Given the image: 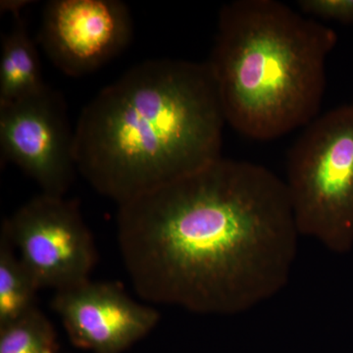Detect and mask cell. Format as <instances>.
I'll return each mask as SVG.
<instances>
[{"label":"cell","instance_id":"obj_14","mask_svg":"<svg viewBox=\"0 0 353 353\" xmlns=\"http://www.w3.org/2000/svg\"><path fill=\"white\" fill-rule=\"evenodd\" d=\"M48 353H57L55 352H48Z\"/></svg>","mask_w":353,"mask_h":353},{"label":"cell","instance_id":"obj_9","mask_svg":"<svg viewBox=\"0 0 353 353\" xmlns=\"http://www.w3.org/2000/svg\"><path fill=\"white\" fill-rule=\"evenodd\" d=\"M10 31L2 36L0 57V103L20 101L48 87L37 44L21 15L14 16Z\"/></svg>","mask_w":353,"mask_h":353},{"label":"cell","instance_id":"obj_13","mask_svg":"<svg viewBox=\"0 0 353 353\" xmlns=\"http://www.w3.org/2000/svg\"><path fill=\"white\" fill-rule=\"evenodd\" d=\"M30 1L27 0H2L0 3V10L2 13L13 14V16L20 15L21 10L27 6Z\"/></svg>","mask_w":353,"mask_h":353},{"label":"cell","instance_id":"obj_8","mask_svg":"<svg viewBox=\"0 0 353 353\" xmlns=\"http://www.w3.org/2000/svg\"><path fill=\"white\" fill-rule=\"evenodd\" d=\"M51 307L73 345L92 353H124L160 320L115 283L92 282L55 292Z\"/></svg>","mask_w":353,"mask_h":353},{"label":"cell","instance_id":"obj_12","mask_svg":"<svg viewBox=\"0 0 353 353\" xmlns=\"http://www.w3.org/2000/svg\"><path fill=\"white\" fill-rule=\"evenodd\" d=\"M297 6L310 18L353 24V0H299Z\"/></svg>","mask_w":353,"mask_h":353},{"label":"cell","instance_id":"obj_6","mask_svg":"<svg viewBox=\"0 0 353 353\" xmlns=\"http://www.w3.org/2000/svg\"><path fill=\"white\" fill-rule=\"evenodd\" d=\"M2 162L19 167L43 194L65 196L75 181V130L63 95L50 87L0 103Z\"/></svg>","mask_w":353,"mask_h":353},{"label":"cell","instance_id":"obj_4","mask_svg":"<svg viewBox=\"0 0 353 353\" xmlns=\"http://www.w3.org/2000/svg\"><path fill=\"white\" fill-rule=\"evenodd\" d=\"M301 236L353 248V103L320 114L290 148L284 180Z\"/></svg>","mask_w":353,"mask_h":353},{"label":"cell","instance_id":"obj_3","mask_svg":"<svg viewBox=\"0 0 353 353\" xmlns=\"http://www.w3.org/2000/svg\"><path fill=\"white\" fill-rule=\"evenodd\" d=\"M334 30L276 0L222 7L208 62L227 124L267 141L320 115Z\"/></svg>","mask_w":353,"mask_h":353},{"label":"cell","instance_id":"obj_1","mask_svg":"<svg viewBox=\"0 0 353 353\" xmlns=\"http://www.w3.org/2000/svg\"><path fill=\"white\" fill-rule=\"evenodd\" d=\"M117 236L143 301L214 316L282 292L301 236L284 180L224 157L120 204Z\"/></svg>","mask_w":353,"mask_h":353},{"label":"cell","instance_id":"obj_2","mask_svg":"<svg viewBox=\"0 0 353 353\" xmlns=\"http://www.w3.org/2000/svg\"><path fill=\"white\" fill-rule=\"evenodd\" d=\"M225 124L206 63L148 60L83 109L77 167L120 205L220 159Z\"/></svg>","mask_w":353,"mask_h":353},{"label":"cell","instance_id":"obj_10","mask_svg":"<svg viewBox=\"0 0 353 353\" xmlns=\"http://www.w3.org/2000/svg\"><path fill=\"white\" fill-rule=\"evenodd\" d=\"M39 287L23 263L8 232L0 230V327L37 308Z\"/></svg>","mask_w":353,"mask_h":353},{"label":"cell","instance_id":"obj_11","mask_svg":"<svg viewBox=\"0 0 353 353\" xmlns=\"http://www.w3.org/2000/svg\"><path fill=\"white\" fill-rule=\"evenodd\" d=\"M57 343L52 324L38 307L0 327V353L57 352Z\"/></svg>","mask_w":353,"mask_h":353},{"label":"cell","instance_id":"obj_7","mask_svg":"<svg viewBox=\"0 0 353 353\" xmlns=\"http://www.w3.org/2000/svg\"><path fill=\"white\" fill-rule=\"evenodd\" d=\"M131 11L120 0H52L44 6L39 43L66 76L94 73L131 43Z\"/></svg>","mask_w":353,"mask_h":353},{"label":"cell","instance_id":"obj_5","mask_svg":"<svg viewBox=\"0 0 353 353\" xmlns=\"http://www.w3.org/2000/svg\"><path fill=\"white\" fill-rule=\"evenodd\" d=\"M1 226L39 289L57 292L90 280L97 248L74 199L39 194L6 218Z\"/></svg>","mask_w":353,"mask_h":353}]
</instances>
